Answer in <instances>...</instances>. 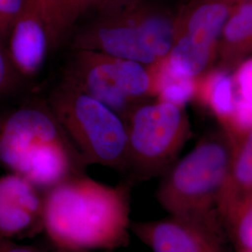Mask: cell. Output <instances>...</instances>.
<instances>
[{"instance_id":"24","label":"cell","mask_w":252,"mask_h":252,"mask_svg":"<svg viewBox=\"0 0 252 252\" xmlns=\"http://www.w3.org/2000/svg\"><path fill=\"white\" fill-rule=\"evenodd\" d=\"M232 2H234V4H239V3H243V2H249V1H252V0H231Z\"/></svg>"},{"instance_id":"2","label":"cell","mask_w":252,"mask_h":252,"mask_svg":"<svg viewBox=\"0 0 252 252\" xmlns=\"http://www.w3.org/2000/svg\"><path fill=\"white\" fill-rule=\"evenodd\" d=\"M0 162L40 191L85 175L87 166L48 104L0 115Z\"/></svg>"},{"instance_id":"26","label":"cell","mask_w":252,"mask_h":252,"mask_svg":"<svg viewBox=\"0 0 252 252\" xmlns=\"http://www.w3.org/2000/svg\"><path fill=\"white\" fill-rule=\"evenodd\" d=\"M252 252V251H245V252Z\"/></svg>"},{"instance_id":"14","label":"cell","mask_w":252,"mask_h":252,"mask_svg":"<svg viewBox=\"0 0 252 252\" xmlns=\"http://www.w3.org/2000/svg\"><path fill=\"white\" fill-rule=\"evenodd\" d=\"M194 101H199L208 108L226 129L234 115V78L232 70L214 67L198 76L197 93Z\"/></svg>"},{"instance_id":"13","label":"cell","mask_w":252,"mask_h":252,"mask_svg":"<svg viewBox=\"0 0 252 252\" xmlns=\"http://www.w3.org/2000/svg\"><path fill=\"white\" fill-rule=\"evenodd\" d=\"M232 142L230 169L219 204L221 222L227 212L236 203L252 193V128L243 135L233 138Z\"/></svg>"},{"instance_id":"20","label":"cell","mask_w":252,"mask_h":252,"mask_svg":"<svg viewBox=\"0 0 252 252\" xmlns=\"http://www.w3.org/2000/svg\"><path fill=\"white\" fill-rule=\"evenodd\" d=\"M27 0H0V39L8 42L9 33Z\"/></svg>"},{"instance_id":"6","label":"cell","mask_w":252,"mask_h":252,"mask_svg":"<svg viewBox=\"0 0 252 252\" xmlns=\"http://www.w3.org/2000/svg\"><path fill=\"white\" fill-rule=\"evenodd\" d=\"M123 119L127 134L126 171L131 172L134 181L161 177L191 136L184 107L168 102H140Z\"/></svg>"},{"instance_id":"21","label":"cell","mask_w":252,"mask_h":252,"mask_svg":"<svg viewBox=\"0 0 252 252\" xmlns=\"http://www.w3.org/2000/svg\"><path fill=\"white\" fill-rule=\"evenodd\" d=\"M106 0H72L69 12V24L72 29L76 22L89 9Z\"/></svg>"},{"instance_id":"16","label":"cell","mask_w":252,"mask_h":252,"mask_svg":"<svg viewBox=\"0 0 252 252\" xmlns=\"http://www.w3.org/2000/svg\"><path fill=\"white\" fill-rule=\"evenodd\" d=\"M232 73L235 106L232 121L223 130L233 139L252 128V56L238 63Z\"/></svg>"},{"instance_id":"19","label":"cell","mask_w":252,"mask_h":252,"mask_svg":"<svg viewBox=\"0 0 252 252\" xmlns=\"http://www.w3.org/2000/svg\"><path fill=\"white\" fill-rule=\"evenodd\" d=\"M22 77L12 63L6 43L0 39V96L7 95L16 90Z\"/></svg>"},{"instance_id":"5","label":"cell","mask_w":252,"mask_h":252,"mask_svg":"<svg viewBox=\"0 0 252 252\" xmlns=\"http://www.w3.org/2000/svg\"><path fill=\"white\" fill-rule=\"evenodd\" d=\"M48 105L87 165L127 170L126 124L116 111L63 81Z\"/></svg>"},{"instance_id":"15","label":"cell","mask_w":252,"mask_h":252,"mask_svg":"<svg viewBox=\"0 0 252 252\" xmlns=\"http://www.w3.org/2000/svg\"><path fill=\"white\" fill-rule=\"evenodd\" d=\"M153 72L155 98L185 107L195 100L198 77L192 78L174 70L166 58L150 64Z\"/></svg>"},{"instance_id":"23","label":"cell","mask_w":252,"mask_h":252,"mask_svg":"<svg viewBox=\"0 0 252 252\" xmlns=\"http://www.w3.org/2000/svg\"><path fill=\"white\" fill-rule=\"evenodd\" d=\"M69 252H93L92 251H75V252H71V251H67ZM114 252L113 250H101V252Z\"/></svg>"},{"instance_id":"18","label":"cell","mask_w":252,"mask_h":252,"mask_svg":"<svg viewBox=\"0 0 252 252\" xmlns=\"http://www.w3.org/2000/svg\"><path fill=\"white\" fill-rule=\"evenodd\" d=\"M222 224L229 230L238 252L252 251V193L227 212Z\"/></svg>"},{"instance_id":"10","label":"cell","mask_w":252,"mask_h":252,"mask_svg":"<svg viewBox=\"0 0 252 252\" xmlns=\"http://www.w3.org/2000/svg\"><path fill=\"white\" fill-rule=\"evenodd\" d=\"M131 230L153 252H220V235L177 217L131 223Z\"/></svg>"},{"instance_id":"22","label":"cell","mask_w":252,"mask_h":252,"mask_svg":"<svg viewBox=\"0 0 252 252\" xmlns=\"http://www.w3.org/2000/svg\"><path fill=\"white\" fill-rule=\"evenodd\" d=\"M0 252H47L33 246L18 245L0 236Z\"/></svg>"},{"instance_id":"12","label":"cell","mask_w":252,"mask_h":252,"mask_svg":"<svg viewBox=\"0 0 252 252\" xmlns=\"http://www.w3.org/2000/svg\"><path fill=\"white\" fill-rule=\"evenodd\" d=\"M252 56V1L234 6L219 40V67L233 70Z\"/></svg>"},{"instance_id":"17","label":"cell","mask_w":252,"mask_h":252,"mask_svg":"<svg viewBox=\"0 0 252 252\" xmlns=\"http://www.w3.org/2000/svg\"><path fill=\"white\" fill-rule=\"evenodd\" d=\"M45 22L51 49H56L71 31L69 12L72 0H35Z\"/></svg>"},{"instance_id":"3","label":"cell","mask_w":252,"mask_h":252,"mask_svg":"<svg viewBox=\"0 0 252 252\" xmlns=\"http://www.w3.org/2000/svg\"><path fill=\"white\" fill-rule=\"evenodd\" d=\"M87 12L90 17L73 36L74 51H96L150 65L171 50L174 13L159 1L106 0Z\"/></svg>"},{"instance_id":"7","label":"cell","mask_w":252,"mask_h":252,"mask_svg":"<svg viewBox=\"0 0 252 252\" xmlns=\"http://www.w3.org/2000/svg\"><path fill=\"white\" fill-rule=\"evenodd\" d=\"M62 81L124 117L136 104L155 98L151 66L90 50L74 51Z\"/></svg>"},{"instance_id":"25","label":"cell","mask_w":252,"mask_h":252,"mask_svg":"<svg viewBox=\"0 0 252 252\" xmlns=\"http://www.w3.org/2000/svg\"><path fill=\"white\" fill-rule=\"evenodd\" d=\"M67 252V251H63V250H57V249H56V251H55V252Z\"/></svg>"},{"instance_id":"1","label":"cell","mask_w":252,"mask_h":252,"mask_svg":"<svg viewBox=\"0 0 252 252\" xmlns=\"http://www.w3.org/2000/svg\"><path fill=\"white\" fill-rule=\"evenodd\" d=\"M129 179L110 186L81 175L48 189L43 230L57 250H115L129 243L131 191Z\"/></svg>"},{"instance_id":"9","label":"cell","mask_w":252,"mask_h":252,"mask_svg":"<svg viewBox=\"0 0 252 252\" xmlns=\"http://www.w3.org/2000/svg\"><path fill=\"white\" fill-rule=\"evenodd\" d=\"M44 194L16 173L0 176V236L35 234L43 230Z\"/></svg>"},{"instance_id":"11","label":"cell","mask_w":252,"mask_h":252,"mask_svg":"<svg viewBox=\"0 0 252 252\" xmlns=\"http://www.w3.org/2000/svg\"><path fill=\"white\" fill-rule=\"evenodd\" d=\"M9 56L23 77L36 74L45 61L50 39L35 0H27L9 33Z\"/></svg>"},{"instance_id":"8","label":"cell","mask_w":252,"mask_h":252,"mask_svg":"<svg viewBox=\"0 0 252 252\" xmlns=\"http://www.w3.org/2000/svg\"><path fill=\"white\" fill-rule=\"evenodd\" d=\"M234 6L231 0H189L180 7L174 44L167 55L173 69L193 78L209 69Z\"/></svg>"},{"instance_id":"4","label":"cell","mask_w":252,"mask_h":252,"mask_svg":"<svg viewBox=\"0 0 252 252\" xmlns=\"http://www.w3.org/2000/svg\"><path fill=\"white\" fill-rule=\"evenodd\" d=\"M232 153V139L223 129L203 136L161 176L156 198L162 209L222 236L219 204Z\"/></svg>"}]
</instances>
